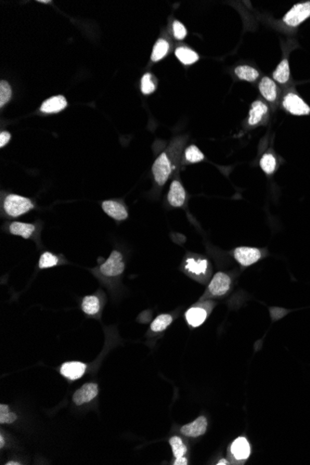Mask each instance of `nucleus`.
<instances>
[{"label": "nucleus", "mask_w": 310, "mask_h": 465, "mask_svg": "<svg viewBox=\"0 0 310 465\" xmlns=\"http://www.w3.org/2000/svg\"><path fill=\"white\" fill-rule=\"evenodd\" d=\"M38 2H40V3H45V4H47V3H51V1H50V0H47V1H43V0H39Z\"/></svg>", "instance_id": "58836bf2"}, {"label": "nucleus", "mask_w": 310, "mask_h": 465, "mask_svg": "<svg viewBox=\"0 0 310 465\" xmlns=\"http://www.w3.org/2000/svg\"><path fill=\"white\" fill-rule=\"evenodd\" d=\"M207 318V312L203 307H192L186 312V320L188 323L193 327L196 328L201 326L205 323Z\"/></svg>", "instance_id": "dca6fc26"}, {"label": "nucleus", "mask_w": 310, "mask_h": 465, "mask_svg": "<svg viewBox=\"0 0 310 465\" xmlns=\"http://www.w3.org/2000/svg\"><path fill=\"white\" fill-rule=\"evenodd\" d=\"M102 209L109 217L116 221L125 220L128 217V213L124 205L116 201H105L102 203Z\"/></svg>", "instance_id": "1a4fd4ad"}, {"label": "nucleus", "mask_w": 310, "mask_h": 465, "mask_svg": "<svg viewBox=\"0 0 310 465\" xmlns=\"http://www.w3.org/2000/svg\"><path fill=\"white\" fill-rule=\"evenodd\" d=\"M10 232L13 235L23 237L25 240L30 239L36 230V226L34 224L25 223V222H13L10 225Z\"/></svg>", "instance_id": "2eb2a0df"}, {"label": "nucleus", "mask_w": 310, "mask_h": 465, "mask_svg": "<svg viewBox=\"0 0 310 465\" xmlns=\"http://www.w3.org/2000/svg\"><path fill=\"white\" fill-rule=\"evenodd\" d=\"M173 322V318L169 314H161L155 319L150 325V329L155 333H160L168 328Z\"/></svg>", "instance_id": "393cba45"}, {"label": "nucleus", "mask_w": 310, "mask_h": 465, "mask_svg": "<svg viewBox=\"0 0 310 465\" xmlns=\"http://www.w3.org/2000/svg\"><path fill=\"white\" fill-rule=\"evenodd\" d=\"M173 31H174L175 38H177V39L182 40V39L186 38V28L179 21H175L174 24H173Z\"/></svg>", "instance_id": "473e14b6"}, {"label": "nucleus", "mask_w": 310, "mask_h": 465, "mask_svg": "<svg viewBox=\"0 0 310 465\" xmlns=\"http://www.w3.org/2000/svg\"><path fill=\"white\" fill-rule=\"evenodd\" d=\"M168 50H169V44L168 41L165 39H159L153 47L151 57H150L151 61L152 62L160 61L168 54Z\"/></svg>", "instance_id": "b1692460"}, {"label": "nucleus", "mask_w": 310, "mask_h": 465, "mask_svg": "<svg viewBox=\"0 0 310 465\" xmlns=\"http://www.w3.org/2000/svg\"><path fill=\"white\" fill-rule=\"evenodd\" d=\"M176 56L180 62L186 65L193 64L194 62H197L199 60L198 54L195 51H193L191 49H188V48H184V47L179 48L176 50Z\"/></svg>", "instance_id": "4be33fe9"}, {"label": "nucleus", "mask_w": 310, "mask_h": 465, "mask_svg": "<svg viewBox=\"0 0 310 465\" xmlns=\"http://www.w3.org/2000/svg\"><path fill=\"white\" fill-rule=\"evenodd\" d=\"M172 167L171 163L166 152H163L156 159L152 166V173L154 176L155 181L158 185L163 186L168 181L169 176L171 174Z\"/></svg>", "instance_id": "20e7f679"}, {"label": "nucleus", "mask_w": 310, "mask_h": 465, "mask_svg": "<svg viewBox=\"0 0 310 465\" xmlns=\"http://www.w3.org/2000/svg\"><path fill=\"white\" fill-rule=\"evenodd\" d=\"M17 420V415L11 412L9 407L4 404L0 405V422L1 423H13Z\"/></svg>", "instance_id": "7c9ffc66"}, {"label": "nucleus", "mask_w": 310, "mask_h": 465, "mask_svg": "<svg viewBox=\"0 0 310 465\" xmlns=\"http://www.w3.org/2000/svg\"><path fill=\"white\" fill-rule=\"evenodd\" d=\"M3 446H4V438H3V435L1 434L0 435V446L3 447Z\"/></svg>", "instance_id": "e433bc0d"}, {"label": "nucleus", "mask_w": 310, "mask_h": 465, "mask_svg": "<svg viewBox=\"0 0 310 465\" xmlns=\"http://www.w3.org/2000/svg\"><path fill=\"white\" fill-rule=\"evenodd\" d=\"M262 96L268 101H274L277 98V86L269 77H264L259 84Z\"/></svg>", "instance_id": "a211bd4d"}, {"label": "nucleus", "mask_w": 310, "mask_h": 465, "mask_svg": "<svg viewBox=\"0 0 310 465\" xmlns=\"http://www.w3.org/2000/svg\"><path fill=\"white\" fill-rule=\"evenodd\" d=\"M12 96H13V90H12L10 84L7 81H1L0 82V107L1 108L10 101V99H12Z\"/></svg>", "instance_id": "c85d7f7f"}, {"label": "nucleus", "mask_w": 310, "mask_h": 465, "mask_svg": "<svg viewBox=\"0 0 310 465\" xmlns=\"http://www.w3.org/2000/svg\"><path fill=\"white\" fill-rule=\"evenodd\" d=\"M169 443L171 445L172 451H173L176 459H179V458L185 456L187 452V447L183 444V441L180 438V436L176 435V436L171 437L170 440H169Z\"/></svg>", "instance_id": "a878e982"}, {"label": "nucleus", "mask_w": 310, "mask_h": 465, "mask_svg": "<svg viewBox=\"0 0 310 465\" xmlns=\"http://www.w3.org/2000/svg\"><path fill=\"white\" fill-rule=\"evenodd\" d=\"M208 267V262L205 259H196V258H189L186 261V266L185 268L189 272L194 274V275H203L206 272Z\"/></svg>", "instance_id": "6ab92c4d"}, {"label": "nucleus", "mask_w": 310, "mask_h": 465, "mask_svg": "<svg viewBox=\"0 0 310 465\" xmlns=\"http://www.w3.org/2000/svg\"><path fill=\"white\" fill-rule=\"evenodd\" d=\"M168 202L174 207H180L184 205L186 200V193L179 180H174L168 193Z\"/></svg>", "instance_id": "f8f14e48"}, {"label": "nucleus", "mask_w": 310, "mask_h": 465, "mask_svg": "<svg viewBox=\"0 0 310 465\" xmlns=\"http://www.w3.org/2000/svg\"><path fill=\"white\" fill-rule=\"evenodd\" d=\"M207 429V421L205 417L201 416L194 422L188 423L180 429L181 434L189 437H199L205 434Z\"/></svg>", "instance_id": "9b49d317"}, {"label": "nucleus", "mask_w": 310, "mask_h": 465, "mask_svg": "<svg viewBox=\"0 0 310 465\" xmlns=\"http://www.w3.org/2000/svg\"><path fill=\"white\" fill-rule=\"evenodd\" d=\"M82 309L87 315H96L100 309V302L99 298L95 295H88L82 301Z\"/></svg>", "instance_id": "aec40b11"}, {"label": "nucleus", "mask_w": 310, "mask_h": 465, "mask_svg": "<svg viewBox=\"0 0 310 465\" xmlns=\"http://www.w3.org/2000/svg\"><path fill=\"white\" fill-rule=\"evenodd\" d=\"M260 167L266 174H272L276 168V159L272 154L267 153L262 156Z\"/></svg>", "instance_id": "cd10ccee"}, {"label": "nucleus", "mask_w": 310, "mask_h": 465, "mask_svg": "<svg viewBox=\"0 0 310 465\" xmlns=\"http://www.w3.org/2000/svg\"><path fill=\"white\" fill-rule=\"evenodd\" d=\"M230 452L238 460L248 459L250 453H251V447H250L247 439L242 436L238 437L231 444Z\"/></svg>", "instance_id": "ddd939ff"}, {"label": "nucleus", "mask_w": 310, "mask_h": 465, "mask_svg": "<svg viewBox=\"0 0 310 465\" xmlns=\"http://www.w3.org/2000/svg\"><path fill=\"white\" fill-rule=\"evenodd\" d=\"M11 134L7 131H2L0 134V147H5L9 141L11 140Z\"/></svg>", "instance_id": "72a5a7b5"}, {"label": "nucleus", "mask_w": 310, "mask_h": 465, "mask_svg": "<svg viewBox=\"0 0 310 465\" xmlns=\"http://www.w3.org/2000/svg\"><path fill=\"white\" fill-rule=\"evenodd\" d=\"M87 365L85 363L78 362V361H71L62 364L61 368V373L62 376L69 379L71 381H75L81 378L83 374L86 372Z\"/></svg>", "instance_id": "9d476101"}, {"label": "nucleus", "mask_w": 310, "mask_h": 465, "mask_svg": "<svg viewBox=\"0 0 310 465\" xmlns=\"http://www.w3.org/2000/svg\"><path fill=\"white\" fill-rule=\"evenodd\" d=\"M67 106V100L63 96H55L47 99L41 105V112L45 113H55L64 110Z\"/></svg>", "instance_id": "4468645a"}, {"label": "nucleus", "mask_w": 310, "mask_h": 465, "mask_svg": "<svg viewBox=\"0 0 310 465\" xmlns=\"http://www.w3.org/2000/svg\"><path fill=\"white\" fill-rule=\"evenodd\" d=\"M283 107L293 115L309 114L310 108L296 94L289 93L283 99Z\"/></svg>", "instance_id": "39448f33"}, {"label": "nucleus", "mask_w": 310, "mask_h": 465, "mask_svg": "<svg viewBox=\"0 0 310 465\" xmlns=\"http://www.w3.org/2000/svg\"><path fill=\"white\" fill-rule=\"evenodd\" d=\"M185 157L186 160L190 163H198L205 159V155L195 146L192 145L185 150Z\"/></svg>", "instance_id": "c756f323"}, {"label": "nucleus", "mask_w": 310, "mask_h": 465, "mask_svg": "<svg viewBox=\"0 0 310 465\" xmlns=\"http://www.w3.org/2000/svg\"><path fill=\"white\" fill-rule=\"evenodd\" d=\"M35 208L31 200L20 196L17 194H11L4 200V210L9 217H21Z\"/></svg>", "instance_id": "f257e3e1"}, {"label": "nucleus", "mask_w": 310, "mask_h": 465, "mask_svg": "<svg viewBox=\"0 0 310 465\" xmlns=\"http://www.w3.org/2000/svg\"><path fill=\"white\" fill-rule=\"evenodd\" d=\"M235 74L241 80L254 82L259 76V73L257 70L247 66V65H241L235 68Z\"/></svg>", "instance_id": "412c9836"}, {"label": "nucleus", "mask_w": 310, "mask_h": 465, "mask_svg": "<svg viewBox=\"0 0 310 465\" xmlns=\"http://www.w3.org/2000/svg\"><path fill=\"white\" fill-rule=\"evenodd\" d=\"M58 263H59V258L55 254L50 253V252H45L40 256L38 266H39V268L45 269V268L55 267L58 265Z\"/></svg>", "instance_id": "bb28decb"}, {"label": "nucleus", "mask_w": 310, "mask_h": 465, "mask_svg": "<svg viewBox=\"0 0 310 465\" xmlns=\"http://www.w3.org/2000/svg\"><path fill=\"white\" fill-rule=\"evenodd\" d=\"M217 464L218 465L229 464V461H228V460H226V459H220V460L218 461V463H217Z\"/></svg>", "instance_id": "c9c22d12"}, {"label": "nucleus", "mask_w": 310, "mask_h": 465, "mask_svg": "<svg viewBox=\"0 0 310 465\" xmlns=\"http://www.w3.org/2000/svg\"><path fill=\"white\" fill-rule=\"evenodd\" d=\"M98 385L94 383H88L83 385L80 389L75 392L73 396V400L75 404L80 406L93 400L94 398L98 396Z\"/></svg>", "instance_id": "6e6552de"}, {"label": "nucleus", "mask_w": 310, "mask_h": 465, "mask_svg": "<svg viewBox=\"0 0 310 465\" xmlns=\"http://www.w3.org/2000/svg\"><path fill=\"white\" fill-rule=\"evenodd\" d=\"M124 265L123 254L119 251H112L109 258L100 265L99 271L105 277H117L124 272Z\"/></svg>", "instance_id": "f03ea898"}, {"label": "nucleus", "mask_w": 310, "mask_h": 465, "mask_svg": "<svg viewBox=\"0 0 310 465\" xmlns=\"http://www.w3.org/2000/svg\"><path fill=\"white\" fill-rule=\"evenodd\" d=\"M175 465H187L188 464V459L185 457H181L179 459H176L174 462Z\"/></svg>", "instance_id": "f704fd0d"}, {"label": "nucleus", "mask_w": 310, "mask_h": 465, "mask_svg": "<svg viewBox=\"0 0 310 465\" xmlns=\"http://www.w3.org/2000/svg\"><path fill=\"white\" fill-rule=\"evenodd\" d=\"M267 112V106L260 100H256L251 106L249 112L248 123L251 125L258 124Z\"/></svg>", "instance_id": "f3484780"}, {"label": "nucleus", "mask_w": 310, "mask_h": 465, "mask_svg": "<svg viewBox=\"0 0 310 465\" xmlns=\"http://www.w3.org/2000/svg\"><path fill=\"white\" fill-rule=\"evenodd\" d=\"M154 83L151 80L150 74H146L143 75L141 79V91L144 95H149L152 93L155 90Z\"/></svg>", "instance_id": "2f4dec72"}, {"label": "nucleus", "mask_w": 310, "mask_h": 465, "mask_svg": "<svg viewBox=\"0 0 310 465\" xmlns=\"http://www.w3.org/2000/svg\"><path fill=\"white\" fill-rule=\"evenodd\" d=\"M310 17V1L292 7L283 17V22L289 26L295 27Z\"/></svg>", "instance_id": "7ed1b4c3"}, {"label": "nucleus", "mask_w": 310, "mask_h": 465, "mask_svg": "<svg viewBox=\"0 0 310 465\" xmlns=\"http://www.w3.org/2000/svg\"><path fill=\"white\" fill-rule=\"evenodd\" d=\"M6 464L7 465H13H13H20L21 464V463H19V462H16V461H10V462H8V463H6Z\"/></svg>", "instance_id": "4c0bfd02"}, {"label": "nucleus", "mask_w": 310, "mask_h": 465, "mask_svg": "<svg viewBox=\"0 0 310 465\" xmlns=\"http://www.w3.org/2000/svg\"><path fill=\"white\" fill-rule=\"evenodd\" d=\"M234 257L242 267H249L261 258V252L254 247H239L234 251Z\"/></svg>", "instance_id": "423d86ee"}, {"label": "nucleus", "mask_w": 310, "mask_h": 465, "mask_svg": "<svg viewBox=\"0 0 310 465\" xmlns=\"http://www.w3.org/2000/svg\"><path fill=\"white\" fill-rule=\"evenodd\" d=\"M273 78L280 84H284L289 80L290 67H289V62L287 60H283L282 62H280L273 74Z\"/></svg>", "instance_id": "5701e85b"}, {"label": "nucleus", "mask_w": 310, "mask_h": 465, "mask_svg": "<svg viewBox=\"0 0 310 465\" xmlns=\"http://www.w3.org/2000/svg\"><path fill=\"white\" fill-rule=\"evenodd\" d=\"M230 278L223 272H217L208 286V290L214 296H221L230 290Z\"/></svg>", "instance_id": "0eeeda50"}]
</instances>
